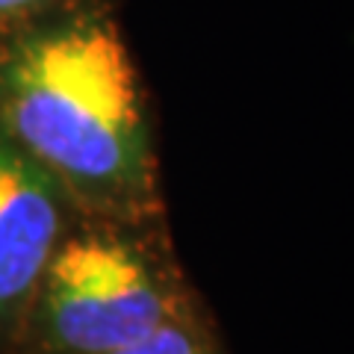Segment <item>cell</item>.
Segmentation results:
<instances>
[{
	"label": "cell",
	"mask_w": 354,
	"mask_h": 354,
	"mask_svg": "<svg viewBox=\"0 0 354 354\" xmlns=\"http://www.w3.org/2000/svg\"><path fill=\"white\" fill-rule=\"evenodd\" d=\"M9 124L41 162L109 186L136 171L142 113L121 39L101 24L41 36L9 68Z\"/></svg>",
	"instance_id": "1"
},
{
	"label": "cell",
	"mask_w": 354,
	"mask_h": 354,
	"mask_svg": "<svg viewBox=\"0 0 354 354\" xmlns=\"http://www.w3.org/2000/svg\"><path fill=\"white\" fill-rule=\"evenodd\" d=\"M44 272L53 334L71 351L113 354L169 322L157 283L124 245L68 242Z\"/></svg>",
	"instance_id": "2"
},
{
	"label": "cell",
	"mask_w": 354,
	"mask_h": 354,
	"mask_svg": "<svg viewBox=\"0 0 354 354\" xmlns=\"http://www.w3.org/2000/svg\"><path fill=\"white\" fill-rule=\"evenodd\" d=\"M59 230L44 180L12 157H0V304L24 295L48 269Z\"/></svg>",
	"instance_id": "3"
},
{
	"label": "cell",
	"mask_w": 354,
	"mask_h": 354,
	"mask_svg": "<svg viewBox=\"0 0 354 354\" xmlns=\"http://www.w3.org/2000/svg\"><path fill=\"white\" fill-rule=\"evenodd\" d=\"M113 354H207V351L198 346L183 328L162 322L157 330H151L148 337L130 342V346L118 348Z\"/></svg>",
	"instance_id": "4"
},
{
	"label": "cell",
	"mask_w": 354,
	"mask_h": 354,
	"mask_svg": "<svg viewBox=\"0 0 354 354\" xmlns=\"http://www.w3.org/2000/svg\"><path fill=\"white\" fill-rule=\"evenodd\" d=\"M32 3H36V0H0V12H12V9H24Z\"/></svg>",
	"instance_id": "5"
}]
</instances>
